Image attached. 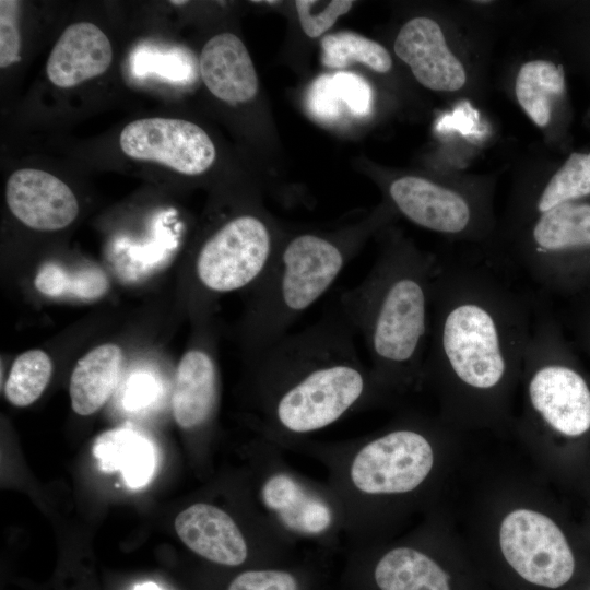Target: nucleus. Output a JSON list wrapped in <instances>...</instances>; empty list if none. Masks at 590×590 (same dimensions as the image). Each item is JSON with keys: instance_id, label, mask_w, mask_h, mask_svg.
Instances as JSON below:
<instances>
[{"instance_id": "nucleus-1", "label": "nucleus", "mask_w": 590, "mask_h": 590, "mask_svg": "<svg viewBox=\"0 0 590 590\" xmlns=\"http://www.w3.org/2000/svg\"><path fill=\"white\" fill-rule=\"evenodd\" d=\"M355 333L338 307L255 356L259 437L297 451L311 435L384 397Z\"/></svg>"}, {"instance_id": "nucleus-2", "label": "nucleus", "mask_w": 590, "mask_h": 590, "mask_svg": "<svg viewBox=\"0 0 590 590\" xmlns=\"http://www.w3.org/2000/svg\"><path fill=\"white\" fill-rule=\"evenodd\" d=\"M534 311L485 267L439 263L424 378L460 394L499 396L522 371Z\"/></svg>"}, {"instance_id": "nucleus-3", "label": "nucleus", "mask_w": 590, "mask_h": 590, "mask_svg": "<svg viewBox=\"0 0 590 590\" xmlns=\"http://www.w3.org/2000/svg\"><path fill=\"white\" fill-rule=\"evenodd\" d=\"M438 270L435 258L393 241L362 282L339 298L338 307L363 338L370 369L386 392L424 378Z\"/></svg>"}, {"instance_id": "nucleus-4", "label": "nucleus", "mask_w": 590, "mask_h": 590, "mask_svg": "<svg viewBox=\"0 0 590 590\" xmlns=\"http://www.w3.org/2000/svg\"><path fill=\"white\" fill-rule=\"evenodd\" d=\"M297 451L326 469L343 514L347 547L378 542L393 503L418 493L436 463L429 433L411 423L339 441L308 439Z\"/></svg>"}, {"instance_id": "nucleus-5", "label": "nucleus", "mask_w": 590, "mask_h": 590, "mask_svg": "<svg viewBox=\"0 0 590 590\" xmlns=\"http://www.w3.org/2000/svg\"><path fill=\"white\" fill-rule=\"evenodd\" d=\"M358 240L356 236L306 232L278 246L253 285L246 329L253 356L286 335L329 291L353 258Z\"/></svg>"}, {"instance_id": "nucleus-6", "label": "nucleus", "mask_w": 590, "mask_h": 590, "mask_svg": "<svg viewBox=\"0 0 590 590\" xmlns=\"http://www.w3.org/2000/svg\"><path fill=\"white\" fill-rule=\"evenodd\" d=\"M283 450L259 437L250 451L247 507L271 530L296 545L324 553L344 542V520L328 482L294 470Z\"/></svg>"}, {"instance_id": "nucleus-7", "label": "nucleus", "mask_w": 590, "mask_h": 590, "mask_svg": "<svg viewBox=\"0 0 590 590\" xmlns=\"http://www.w3.org/2000/svg\"><path fill=\"white\" fill-rule=\"evenodd\" d=\"M562 357L556 329L536 304L522 367L529 406L552 430L577 437L590 429V389Z\"/></svg>"}, {"instance_id": "nucleus-8", "label": "nucleus", "mask_w": 590, "mask_h": 590, "mask_svg": "<svg viewBox=\"0 0 590 590\" xmlns=\"http://www.w3.org/2000/svg\"><path fill=\"white\" fill-rule=\"evenodd\" d=\"M175 530L190 551L223 567L287 562L296 548L257 517L241 520L208 502L181 510L176 516Z\"/></svg>"}, {"instance_id": "nucleus-9", "label": "nucleus", "mask_w": 590, "mask_h": 590, "mask_svg": "<svg viewBox=\"0 0 590 590\" xmlns=\"http://www.w3.org/2000/svg\"><path fill=\"white\" fill-rule=\"evenodd\" d=\"M268 221L244 213L225 222L200 247L194 274L200 286L224 294L253 286L278 248Z\"/></svg>"}, {"instance_id": "nucleus-10", "label": "nucleus", "mask_w": 590, "mask_h": 590, "mask_svg": "<svg viewBox=\"0 0 590 590\" xmlns=\"http://www.w3.org/2000/svg\"><path fill=\"white\" fill-rule=\"evenodd\" d=\"M499 546L515 571L533 585L559 588L574 574L575 559L564 533L535 510L509 512L500 524Z\"/></svg>"}, {"instance_id": "nucleus-11", "label": "nucleus", "mask_w": 590, "mask_h": 590, "mask_svg": "<svg viewBox=\"0 0 590 590\" xmlns=\"http://www.w3.org/2000/svg\"><path fill=\"white\" fill-rule=\"evenodd\" d=\"M129 157L163 164L180 174L196 176L214 163L213 141L198 125L177 118H141L128 123L119 135Z\"/></svg>"}, {"instance_id": "nucleus-12", "label": "nucleus", "mask_w": 590, "mask_h": 590, "mask_svg": "<svg viewBox=\"0 0 590 590\" xmlns=\"http://www.w3.org/2000/svg\"><path fill=\"white\" fill-rule=\"evenodd\" d=\"M347 548L346 580L354 589L450 590L448 574L416 545Z\"/></svg>"}, {"instance_id": "nucleus-13", "label": "nucleus", "mask_w": 590, "mask_h": 590, "mask_svg": "<svg viewBox=\"0 0 590 590\" xmlns=\"http://www.w3.org/2000/svg\"><path fill=\"white\" fill-rule=\"evenodd\" d=\"M586 249H590V204L567 202L536 219L522 269L540 286L558 287L566 281L568 257Z\"/></svg>"}, {"instance_id": "nucleus-14", "label": "nucleus", "mask_w": 590, "mask_h": 590, "mask_svg": "<svg viewBox=\"0 0 590 590\" xmlns=\"http://www.w3.org/2000/svg\"><path fill=\"white\" fill-rule=\"evenodd\" d=\"M11 213L37 231H58L70 225L79 213L78 200L61 179L48 172L22 168L5 185Z\"/></svg>"}, {"instance_id": "nucleus-15", "label": "nucleus", "mask_w": 590, "mask_h": 590, "mask_svg": "<svg viewBox=\"0 0 590 590\" xmlns=\"http://www.w3.org/2000/svg\"><path fill=\"white\" fill-rule=\"evenodd\" d=\"M394 52L411 68L418 83L429 90L453 92L465 83L463 66L432 19L421 16L406 22L397 35Z\"/></svg>"}, {"instance_id": "nucleus-16", "label": "nucleus", "mask_w": 590, "mask_h": 590, "mask_svg": "<svg viewBox=\"0 0 590 590\" xmlns=\"http://www.w3.org/2000/svg\"><path fill=\"white\" fill-rule=\"evenodd\" d=\"M389 196L405 217L424 228L459 235L473 225L474 213L467 198L428 179L400 177L391 182Z\"/></svg>"}, {"instance_id": "nucleus-17", "label": "nucleus", "mask_w": 590, "mask_h": 590, "mask_svg": "<svg viewBox=\"0 0 590 590\" xmlns=\"http://www.w3.org/2000/svg\"><path fill=\"white\" fill-rule=\"evenodd\" d=\"M113 49L106 34L91 22L69 25L46 63L49 81L61 88L79 85L107 71Z\"/></svg>"}, {"instance_id": "nucleus-18", "label": "nucleus", "mask_w": 590, "mask_h": 590, "mask_svg": "<svg viewBox=\"0 0 590 590\" xmlns=\"http://www.w3.org/2000/svg\"><path fill=\"white\" fill-rule=\"evenodd\" d=\"M199 70L208 90L225 103H247L258 93L259 82L250 55L233 33H220L205 43Z\"/></svg>"}, {"instance_id": "nucleus-19", "label": "nucleus", "mask_w": 590, "mask_h": 590, "mask_svg": "<svg viewBox=\"0 0 590 590\" xmlns=\"http://www.w3.org/2000/svg\"><path fill=\"white\" fill-rule=\"evenodd\" d=\"M219 401L215 362L204 347L190 349L181 357L172 396L173 414L180 428L198 432L208 428Z\"/></svg>"}, {"instance_id": "nucleus-20", "label": "nucleus", "mask_w": 590, "mask_h": 590, "mask_svg": "<svg viewBox=\"0 0 590 590\" xmlns=\"http://www.w3.org/2000/svg\"><path fill=\"white\" fill-rule=\"evenodd\" d=\"M122 352L116 344H102L75 365L70 378L71 405L79 415L99 410L113 393L119 376Z\"/></svg>"}, {"instance_id": "nucleus-21", "label": "nucleus", "mask_w": 590, "mask_h": 590, "mask_svg": "<svg viewBox=\"0 0 590 590\" xmlns=\"http://www.w3.org/2000/svg\"><path fill=\"white\" fill-rule=\"evenodd\" d=\"M93 455L103 471H119L126 483L133 488L145 485L155 468L153 445L129 427L101 434L94 441Z\"/></svg>"}, {"instance_id": "nucleus-22", "label": "nucleus", "mask_w": 590, "mask_h": 590, "mask_svg": "<svg viewBox=\"0 0 590 590\" xmlns=\"http://www.w3.org/2000/svg\"><path fill=\"white\" fill-rule=\"evenodd\" d=\"M564 88L563 68L546 60H533L522 64L515 84L520 106L539 127L548 123L552 102Z\"/></svg>"}, {"instance_id": "nucleus-23", "label": "nucleus", "mask_w": 590, "mask_h": 590, "mask_svg": "<svg viewBox=\"0 0 590 590\" xmlns=\"http://www.w3.org/2000/svg\"><path fill=\"white\" fill-rule=\"evenodd\" d=\"M34 285L48 297L90 302L106 294L109 281L98 267L71 270L55 262H47L39 268Z\"/></svg>"}, {"instance_id": "nucleus-24", "label": "nucleus", "mask_w": 590, "mask_h": 590, "mask_svg": "<svg viewBox=\"0 0 590 590\" xmlns=\"http://www.w3.org/2000/svg\"><path fill=\"white\" fill-rule=\"evenodd\" d=\"M300 564L283 563L251 566L237 574L226 590H312L318 574L312 559L318 554Z\"/></svg>"}, {"instance_id": "nucleus-25", "label": "nucleus", "mask_w": 590, "mask_h": 590, "mask_svg": "<svg viewBox=\"0 0 590 590\" xmlns=\"http://www.w3.org/2000/svg\"><path fill=\"white\" fill-rule=\"evenodd\" d=\"M321 62L329 68L361 62L376 72L386 73L392 67L391 57L384 46L349 31L326 35L321 39Z\"/></svg>"}, {"instance_id": "nucleus-26", "label": "nucleus", "mask_w": 590, "mask_h": 590, "mask_svg": "<svg viewBox=\"0 0 590 590\" xmlns=\"http://www.w3.org/2000/svg\"><path fill=\"white\" fill-rule=\"evenodd\" d=\"M52 364L47 353L30 350L19 355L12 364L4 387L7 399L15 406L35 402L47 387Z\"/></svg>"}, {"instance_id": "nucleus-27", "label": "nucleus", "mask_w": 590, "mask_h": 590, "mask_svg": "<svg viewBox=\"0 0 590 590\" xmlns=\"http://www.w3.org/2000/svg\"><path fill=\"white\" fill-rule=\"evenodd\" d=\"M590 194V153H573L539 194V216L551 209Z\"/></svg>"}, {"instance_id": "nucleus-28", "label": "nucleus", "mask_w": 590, "mask_h": 590, "mask_svg": "<svg viewBox=\"0 0 590 590\" xmlns=\"http://www.w3.org/2000/svg\"><path fill=\"white\" fill-rule=\"evenodd\" d=\"M294 3L300 26L304 33L311 38L322 35L341 15L347 13L354 4L350 0H296Z\"/></svg>"}, {"instance_id": "nucleus-29", "label": "nucleus", "mask_w": 590, "mask_h": 590, "mask_svg": "<svg viewBox=\"0 0 590 590\" xmlns=\"http://www.w3.org/2000/svg\"><path fill=\"white\" fill-rule=\"evenodd\" d=\"M19 16V1H0V68L2 69L12 66L21 59Z\"/></svg>"}, {"instance_id": "nucleus-30", "label": "nucleus", "mask_w": 590, "mask_h": 590, "mask_svg": "<svg viewBox=\"0 0 590 590\" xmlns=\"http://www.w3.org/2000/svg\"><path fill=\"white\" fill-rule=\"evenodd\" d=\"M331 86L334 94L340 95L352 111L365 114L368 110L370 91L359 78L351 73H339L333 78Z\"/></svg>"}, {"instance_id": "nucleus-31", "label": "nucleus", "mask_w": 590, "mask_h": 590, "mask_svg": "<svg viewBox=\"0 0 590 590\" xmlns=\"http://www.w3.org/2000/svg\"><path fill=\"white\" fill-rule=\"evenodd\" d=\"M149 377H139L134 379L125 396V405L128 409H135L149 403L153 397L154 385Z\"/></svg>"}, {"instance_id": "nucleus-32", "label": "nucleus", "mask_w": 590, "mask_h": 590, "mask_svg": "<svg viewBox=\"0 0 590 590\" xmlns=\"http://www.w3.org/2000/svg\"><path fill=\"white\" fill-rule=\"evenodd\" d=\"M450 118L449 127L457 128L463 132L472 131L473 122L469 119L470 117L464 113L463 108L462 110H457Z\"/></svg>"}, {"instance_id": "nucleus-33", "label": "nucleus", "mask_w": 590, "mask_h": 590, "mask_svg": "<svg viewBox=\"0 0 590 590\" xmlns=\"http://www.w3.org/2000/svg\"><path fill=\"white\" fill-rule=\"evenodd\" d=\"M170 3L174 5H180L182 3H187V1H170Z\"/></svg>"}]
</instances>
